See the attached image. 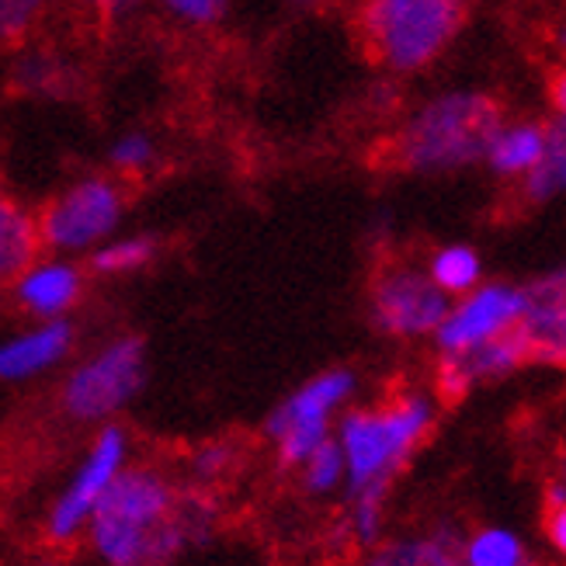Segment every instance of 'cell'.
Wrapping results in <instances>:
<instances>
[{
	"label": "cell",
	"mask_w": 566,
	"mask_h": 566,
	"mask_svg": "<svg viewBox=\"0 0 566 566\" xmlns=\"http://www.w3.org/2000/svg\"><path fill=\"white\" fill-rule=\"evenodd\" d=\"M473 0H361L365 53L389 77H413L449 53Z\"/></svg>",
	"instance_id": "obj_4"
},
{
	"label": "cell",
	"mask_w": 566,
	"mask_h": 566,
	"mask_svg": "<svg viewBox=\"0 0 566 566\" xmlns=\"http://www.w3.org/2000/svg\"><path fill=\"white\" fill-rule=\"evenodd\" d=\"M438 424V392L403 386L379 403H355L340 413L334 438L348 465L340 535L361 553L389 535V497L410 459Z\"/></svg>",
	"instance_id": "obj_1"
},
{
	"label": "cell",
	"mask_w": 566,
	"mask_h": 566,
	"mask_svg": "<svg viewBox=\"0 0 566 566\" xmlns=\"http://www.w3.org/2000/svg\"><path fill=\"white\" fill-rule=\"evenodd\" d=\"M77 4L102 24H118L129 21L133 14H139L146 8V0H77Z\"/></svg>",
	"instance_id": "obj_28"
},
{
	"label": "cell",
	"mask_w": 566,
	"mask_h": 566,
	"mask_svg": "<svg viewBox=\"0 0 566 566\" xmlns=\"http://www.w3.org/2000/svg\"><path fill=\"white\" fill-rule=\"evenodd\" d=\"M528 365L566 368V261L525 282V313L518 324Z\"/></svg>",
	"instance_id": "obj_11"
},
{
	"label": "cell",
	"mask_w": 566,
	"mask_h": 566,
	"mask_svg": "<svg viewBox=\"0 0 566 566\" xmlns=\"http://www.w3.org/2000/svg\"><path fill=\"white\" fill-rule=\"evenodd\" d=\"M157 4L185 29H216L230 11V0H157Z\"/></svg>",
	"instance_id": "obj_27"
},
{
	"label": "cell",
	"mask_w": 566,
	"mask_h": 566,
	"mask_svg": "<svg viewBox=\"0 0 566 566\" xmlns=\"http://www.w3.org/2000/svg\"><path fill=\"white\" fill-rule=\"evenodd\" d=\"M133 465V441L122 424H102L87 441L81 462L73 465L70 480L56 494L53 507L45 514V535L49 543L70 546L87 535L94 511L102 507L108 490L118 476Z\"/></svg>",
	"instance_id": "obj_8"
},
{
	"label": "cell",
	"mask_w": 566,
	"mask_h": 566,
	"mask_svg": "<svg viewBox=\"0 0 566 566\" xmlns=\"http://www.w3.org/2000/svg\"><path fill=\"white\" fill-rule=\"evenodd\" d=\"M501 126L504 112L486 91L459 87L431 94L400 122L392 136V164L417 178H446L483 167L486 146Z\"/></svg>",
	"instance_id": "obj_3"
},
{
	"label": "cell",
	"mask_w": 566,
	"mask_h": 566,
	"mask_svg": "<svg viewBox=\"0 0 566 566\" xmlns=\"http://www.w3.org/2000/svg\"><path fill=\"white\" fill-rule=\"evenodd\" d=\"M77 344L70 319H35L0 340V382H29L60 368Z\"/></svg>",
	"instance_id": "obj_13"
},
{
	"label": "cell",
	"mask_w": 566,
	"mask_h": 566,
	"mask_svg": "<svg viewBox=\"0 0 566 566\" xmlns=\"http://www.w3.org/2000/svg\"><path fill=\"white\" fill-rule=\"evenodd\" d=\"M84 285H87V272L77 261L60 258V254H45L11 285V292H14L18 306L29 316L66 319L70 310L84 300Z\"/></svg>",
	"instance_id": "obj_14"
},
{
	"label": "cell",
	"mask_w": 566,
	"mask_h": 566,
	"mask_svg": "<svg viewBox=\"0 0 566 566\" xmlns=\"http://www.w3.org/2000/svg\"><path fill=\"white\" fill-rule=\"evenodd\" d=\"M522 313H525V285L486 279L480 289L452 300L446 319H441V327L431 340L434 358L465 355L514 334L522 324Z\"/></svg>",
	"instance_id": "obj_10"
},
{
	"label": "cell",
	"mask_w": 566,
	"mask_h": 566,
	"mask_svg": "<svg viewBox=\"0 0 566 566\" xmlns=\"http://www.w3.org/2000/svg\"><path fill=\"white\" fill-rule=\"evenodd\" d=\"M160 150H157V139L146 133V129H126L118 133L108 146V167L112 175L118 178H136V175H146V170H154Z\"/></svg>",
	"instance_id": "obj_25"
},
{
	"label": "cell",
	"mask_w": 566,
	"mask_h": 566,
	"mask_svg": "<svg viewBox=\"0 0 566 566\" xmlns=\"http://www.w3.org/2000/svg\"><path fill=\"white\" fill-rule=\"evenodd\" d=\"M42 251L39 216L0 191V285H14Z\"/></svg>",
	"instance_id": "obj_17"
},
{
	"label": "cell",
	"mask_w": 566,
	"mask_h": 566,
	"mask_svg": "<svg viewBox=\"0 0 566 566\" xmlns=\"http://www.w3.org/2000/svg\"><path fill=\"white\" fill-rule=\"evenodd\" d=\"M462 566H532L525 535L511 525H476L459 543Z\"/></svg>",
	"instance_id": "obj_19"
},
{
	"label": "cell",
	"mask_w": 566,
	"mask_h": 566,
	"mask_svg": "<svg viewBox=\"0 0 566 566\" xmlns=\"http://www.w3.org/2000/svg\"><path fill=\"white\" fill-rule=\"evenodd\" d=\"M528 365V352L525 340L518 337V331L483 344V348H473L465 355H452V358H434V392L446 400H459L470 397V392L494 386L507 376H514L518 368Z\"/></svg>",
	"instance_id": "obj_12"
},
{
	"label": "cell",
	"mask_w": 566,
	"mask_h": 566,
	"mask_svg": "<svg viewBox=\"0 0 566 566\" xmlns=\"http://www.w3.org/2000/svg\"><path fill=\"white\" fill-rule=\"evenodd\" d=\"M243 462V446L233 438H209L195 449L185 462L188 470V486L199 490H216L219 483H227Z\"/></svg>",
	"instance_id": "obj_23"
},
{
	"label": "cell",
	"mask_w": 566,
	"mask_h": 566,
	"mask_svg": "<svg viewBox=\"0 0 566 566\" xmlns=\"http://www.w3.org/2000/svg\"><path fill=\"white\" fill-rule=\"evenodd\" d=\"M126 219V188L115 175H84L70 181L39 212L42 248L60 258L94 254L118 237Z\"/></svg>",
	"instance_id": "obj_7"
},
{
	"label": "cell",
	"mask_w": 566,
	"mask_h": 566,
	"mask_svg": "<svg viewBox=\"0 0 566 566\" xmlns=\"http://www.w3.org/2000/svg\"><path fill=\"white\" fill-rule=\"evenodd\" d=\"M344 486H348V465H344L337 438H331L300 470V490L313 501H331V497H344Z\"/></svg>",
	"instance_id": "obj_24"
},
{
	"label": "cell",
	"mask_w": 566,
	"mask_h": 566,
	"mask_svg": "<svg viewBox=\"0 0 566 566\" xmlns=\"http://www.w3.org/2000/svg\"><path fill=\"white\" fill-rule=\"evenodd\" d=\"M53 0H0V49H21L39 32Z\"/></svg>",
	"instance_id": "obj_26"
},
{
	"label": "cell",
	"mask_w": 566,
	"mask_h": 566,
	"mask_svg": "<svg viewBox=\"0 0 566 566\" xmlns=\"http://www.w3.org/2000/svg\"><path fill=\"white\" fill-rule=\"evenodd\" d=\"M549 154V126L546 122H504L486 146V160L483 167L501 181H518L525 185L538 167H543Z\"/></svg>",
	"instance_id": "obj_16"
},
{
	"label": "cell",
	"mask_w": 566,
	"mask_h": 566,
	"mask_svg": "<svg viewBox=\"0 0 566 566\" xmlns=\"http://www.w3.org/2000/svg\"><path fill=\"white\" fill-rule=\"evenodd\" d=\"M11 84L35 97H66L77 91L81 73L56 49L21 45L11 63Z\"/></svg>",
	"instance_id": "obj_18"
},
{
	"label": "cell",
	"mask_w": 566,
	"mask_h": 566,
	"mask_svg": "<svg viewBox=\"0 0 566 566\" xmlns=\"http://www.w3.org/2000/svg\"><path fill=\"white\" fill-rule=\"evenodd\" d=\"M185 486L160 465L136 462L108 490L87 525V546L102 566H170L191 546L181 518Z\"/></svg>",
	"instance_id": "obj_2"
},
{
	"label": "cell",
	"mask_w": 566,
	"mask_h": 566,
	"mask_svg": "<svg viewBox=\"0 0 566 566\" xmlns=\"http://www.w3.org/2000/svg\"><path fill=\"white\" fill-rule=\"evenodd\" d=\"M522 195L528 206H549L566 195V115L549 122V154L543 167L522 185Z\"/></svg>",
	"instance_id": "obj_22"
},
{
	"label": "cell",
	"mask_w": 566,
	"mask_h": 566,
	"mask_svg": "<svg viewBox=\"0 0 566 566\" xmlns=\"http://www.w3.org/2000/svg\"><path fill=\"white\" fill-rule=\"evenodd\" d=\"M465 528L455 522H431L424 528H407L386 535L376 549L361 553L358 566H462L459 543Z\"/></svg>",
	"instance_id": "obj_15"
},
{
	"label": "cell",
	"mask_w": 566,
	"mask_h": 566,
	"mask_svg": "<svg viewBox=\"0 0 566 566\" xmlns=\"http://www.w3.org/2000/svg\"><path fill=\"white\" fill-rule=\"evenodd\" d=\"M424 268H428L431 282L446 292L449 300H459V295L473 292L486 282L483 258L473 243H441V248L431 251Z\"/></svg>",
	"instance_id": "obj_20"
},
{
	"label": "cell",
	"mask_w": 566,
	"mask_h": 566,
	"mask_svg": "<svg viewBox=\"0 0 566 566\" xmlns=\"http://www.w3.org/2000/svg\"><path fill=\"white\" fill-rule=\"evenodd\" d=\"M289 8H295V11H313V8H319L324 0H285Z\"/></svg>",
	"instance_id": "obj_32"
},
{
	"label": "cell",
	"mask_w": 566,
	"mask_h": 566,
	"mask_svg": "<svg viewBox=\"0 0 566 566\" xmlns=\"http://www.w3.org/2000/svg\"><path fill=\"white\" fill-rule=\"evenodd\" d=\"M549 102H553V112L556 115H566V66L556 70V77L549 84Z\"/></svg>",
	"instance_id": "obj_31"
},
{
	"label": "cell",
	"mask_w": 566,
	"mask_h": 566,
	"mask_svg": "<svg viewBox=\"0 0 566 566\" xmlns=\"http://www.w3.org/2000/svg\"><path fill=\"white\" fill-rule=\"evenodd\" d=\"M143 386L146 344L136 334H118L70 368L60 389V407L77 424H115V417L139 397Z\"/></svg>",
	"instance_id": "obj_6"
},
{
	"label": "cell",
	"mask_w": 566,
	"mask_h": 566,
	"mask_svg": "<svg viewBox=\"0 0 566 566\" xmlns=\"http://www.w3.org/2000/svg\"><path fill=\"white\" fill-rule=\"evenodd\" d=\"M532 566H538V563H532Z\"/></svg>",
	"instance_id": "obj_34"
},
{
	"label": "cell",
	"mask_w": 566,
	"mask_h": 566,
	"mask_svg": "<svg viewBox=\"0 0 566 566\" xmlns=\"http://www.w3.org/2000/svg\"><path fill=\"white\" fill-rule=\"evenodd\" d=\"M39 566H63V563H56V559H45V563H39Z\"/></svg>",
	"instance_id": "obj_33"
},
{
	"label": "cell",
	"mask_w": 566,
	"mask_h": 566,
	"mask_svg": "<svg viewBox=\"0 0 566 566\" xmlns=\"http://www.w3.org/2000/svg\"><path fill=\"white\" fill-rule=\"evenodd\" d=\"M543 538L553 556H559L566 563V504L559 507H546V518H543Z\"/></svg>",
	"instance_id": "obj_29"
},
{
	"label": "cell",
	"mask_w": 566,
	"mask_h": 566,
	"mask_svg": "<svg viewBox=\"0 0 566 566\" xmlns=\"http://www.w3.org/2000/svg\"><path fill=\"white\" fill-rule=\"evenodd\" d=\"M358 373L348 365H334L295 386L279 407L264 417V438L272 441L282 470L300 473L303 465L334 438L340 413L355 407Z\"/></svg>",
	"instance_id": "obj_5"
},
{
	"label": "cell",
	"mask_w": 566,
	"mask_h": 566,
	"mask_svg": "<svg viewBox=\"0 0 566 566\" xmlns=\"http://www.w3.org/2000/svg\"><path fill=\"white\" fill-rule=\"evenodd\" d=\"M543 501H546V507L566 504V446L556 452V459H553V465H549V473H546Z\"/></svg>",
	"instance_id": "obj_30"
},
{
	"label": "cell",
	"mask_w": 566,
	"mask_h": 566,
	"mask_svg": "<svg viewBox=\"0 0 566 566\" xmlns=\"http://www.w3.org/2000/svg\"><path fill=\"white\" fill-rule=\"evenodd\" d=\"M157 254H160V240L154 233H118L87 258V268L102 279H126L143 272V268H150Z\"/></svg>",
	"instance_id": "obj_21"
},
{
	"label": "cell",
	"mask_w": 566,
	"mask_h": 566,
	"mask_svg": "<svg viewBox=\"0 0 566 566\" xmlns=\"http://www.w3.org/2000/svg\"><path fill=\"white\" fill-rule=\"evenodd\" d=\"M452 300L441 292L424 264L386 261L368 279V324L386 340H434Z\"/></svg>",
	"instance_id": "obj_9"
}]
</instances>
